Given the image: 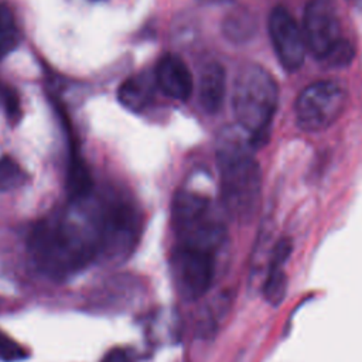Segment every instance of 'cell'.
I'll return each instance as SVG.
<instances>
[{
  "label": "cell",
  "mask_w": 362,
  "mask_h": 362,
  "mask_svg": "<svg viewBox=\"0 0 362 362\" xmlns=\"http://www.w3.org/2000/svg\"><path fill=\"white\" fill-rule=\"evenodd\" d=\"M99 202L92 197L38 222L28 236L34 264L51 279H66L98 256Z\"/></svg>",
  "instance_id": "6da1fadb"
},
{
  "label": "cell",
  "mask_w": 362,
  "mask_h": 362,
  "mask_svg": "<svg viewBox=\"0 0 362 362\" xmlns=\"http://www.w3.org/2000/svg\"><path fill=\"white\" fill-rule=\"evenodd\" d=\"M255 148L253 134L240 124L223 127L216 139L222 204L240 222L250 221L260 202L262 173Z\"/></svg>",
  "instance_id": "7a4b0ae2"
},
{
  "label": "cell",
  "mask_w": 362,
  "mask_h": 362,
  "mask_svg": "<svg viewBox=\"0 0 362 362\" xmlns=\"http://www.w3.org/2000/svg\"><path fill=\"white\" fill-rule=\"evenodd\" d=\"M277 95V83L263 66L246 64L238 71L232 92L233 112L238 124L253 134L256 147L274 116Z\"/></svg>",
  "instance_id": "3957f363"
},
{
  "label": "cell",
  "mask_w": 362,
  "mask_h": 362,
  "mask_svg": "<svg viewBox=\"0 0 362 362\" xmlns=\"http://www.w3.org/2000/svg\"><path fill=\"white\" fill-rule=\"evenodd\" d=\"M141 230L140 215L133 204L123 198L99 202L96 260L119 264L136 249Z\"/></svg>",
  "instance_id": "277c9868"
},
{
  "label": "cell",
  "mask_w": 362,
  "mask_h": 362,
  "mask_svg": "<svg viewBox=\"0 0 362 362\" xmlns=\"http://www.w3.org/2000/svg\"><path fill=\"white\" fill-rule=\"evenodd\" d=\"M345 90L335 81H318L305 86L296 102V120L304 132L329 127L342 113Z\"/></svg>",
  "instance_id": "5b68a950"
},
{
  "label": "cell",
  "mask_w": 362,
  "mask_h": 362,
  "mask_svg": "<svg viewBox=\"0 0 362 362\" xmlns=\"http://www.w3.org/2000/svg\"><path fill=\"white\" fill-rule=\"evenodd\" d=\"M303 35L307 48L321 62L346 38L332 0H310L303 20Z\"/></svg>",
  "instance_id": "8992f818"
},
{
  "label": "cell",
  "mask_w": 362,
  "mask_h": 362,
  "mask_svg": "<svg viewBox=\"0 0 362 362\" xmlns=\"http://www.w3.org/2000/svg\"><path fill=\"white\" fill-rule=\"evenodd\" d=\"M175 279L181 293L197 298L208 291L215 276V253L191 246H175Z\"/></svg>",
  "instance_id": "52a82bcc"
},
{
  "label": "cell",
  "mask_w": 362,
  "mask_h": 362,
  "mask_svg": "<svg viewBox=\"0 0 362 362\" xmlns=\"http://www.w3.org/2000/svg\"><path fill=\"white\" fill-rule=\"evenodd\" d=\"M269 35L274 52L286 71H297L305 57L303 30L284 7H274L269 16Z\"/></svg>",
  "instance_id": "ba28073f"
},
{
  "label": "cell",
  "mask_w": 362,
  "mask_h": 362,
  "mask_svg": "<svg viewBox=\"0 0 362 362\" xmlns=\"http://www.w3.org/2000/svg\"><path fill=\"white\" fill-rule=\"evenodd\" d=\"M153 74L157 88L168 98L175 100H187L191 96L194 88L192 75L182 58L178 55H164L157 62Z\"/></svg>",
  "instance_id": "9c48e42d"
},
{
  "label": "cell",
  "mask_w": 362,
  "mask_h": 362,
  "mask_svg": "<svg viewBox=\"0 0 362 362\" xmlns=\"http://www.w3.org/2000/svg\"><path fill=\"white\" fill-rule=\"evenodd\" d=\"M225 71L218 62H208L202 66L198 81V96L202 109L208 113H216L225 98Z\"/></svg>",
  "instance_id": "30bf717a"
},
{
  "label": "cell",
  "mask_w": 362,
  "mask_h": 362,
  "mask_svg": "<svg viewBox=\"0 0 362 362\" xmlns=\"http://www.w3.org/2000/svg\"><path fill=\"white\" fill-rule=\"evenodd\" d=\"M156 88L157 83L154 79V74L140 72L129 76L120 85L117 90V98L124 107L133 112H141L153 102Z\"/></svg>",
  "instance_id": "8fae6325"
},
{
  "label": "cell",
  "mask_w": 362,
  "mask_h": 362,
  "mask_svg": "<svg viewBox=\"0 0 362 362\" xmlns=\"http://www.w3.org/2000/svg\"><path fill=\"white\" fill-rule=\"evenodd\" d=\"M92 188L93 182L90 171L83 158L81 157V154L76 151V148L72 147L66 175V191L69 202L88 199L89 197H92Z\"/></svg>",
  "instance_id": "7c38bea8"
},
{
  "label": "cell",
  "mask_w": 362,
  "mask_h": 362,
  "mask_svg": "<svg viewBox=\"0 0 362 362\" xmlns=\"http://www.w3.org/2000/svg\"><path fill=\"white\" fill-rule=\"evenodd\" d=\"M222 31L232 42H246L257 31L256 17L247 8L232 10L229 14H226L222 23Z\"/></svg>",
  "instance_id": "4fadbf2b"
},
{
  "label": "cell",
  "mask_w": 362,
  "mask_h": 362,
  "mask_svg": "<svg viewBox=\"0 0 362 362\" xmlns=\"http://www.w3.org/2000/svg\"><path fill=\"white\" fill-rule=\"evenodd\" d=\"M287 290V277L284 273V267L269 266L267 276L263 284V296L264 300L272 305H279Z\"/></svg>",
  "instance_id": "5bb4252c"
},
{
  "label": "cell",
  "mask_w": 362,
  "mask_h": 362,
  "mask_svg": "<svg viewBox=\"0 0 362 362\" xmlns=\"http://www.w3.org/2000/svg\"><path fill=\"white\" fill-rule=\"evenodd\" d=\"M20 41V33L7 7L0 4V59L10 54Z\"/></svg>",
  "instance_id": "9a60e30c"
},
{
  "label": "cell",
  "mask_w": 362,
  "mask_h": 362,
  "mask_svg": "<svg viewBox=\"0 0 362 362\" xmlns=\"http://www.w3.org/2000/svg\"><path fill=\"white\" fill-rule=\"evenodd\" d=\"M27 175L16 160L8 156L0 158V189L10 191L24 184Z\"/></svg>",
  "instance_id": "2e32d148"
},
{
  "label": "cell",
  "mask_w": 362,
  "mask_h": 362,
  "mask_svg": "<svg viewBox=\"0 0 362 362\" xmlns=\"http://www.w3.org/2000/svg\"><path fill=\"white\" fill-rule=\"evenodd\" d=\"M1 106L4 107V112L10 123L11 124L17 123L21 116V107H20L18 95L14 92L13 88L1 85Z\"/></svg>",
  "instance_id": "e0dca14e"
},
{
  "label": "cell",
  "mask_w": 362,
  "mask_h": 362,
  "mask_svg": "<svg viewBox=\"0 0 362 362\" xmlns=\"http://www.w3.org/2000/svg\"><path fill=\"white\" fill-rule=\"evenodd\" d=\"M23 358H25L24 349L0 331V359L6 362H14Z\"/></svg>",
  "instance_id": "ac0fdd59"
},
{
  "label": "cell",
  "mask_w": 362,
  "mask_h": 362,
  "mask_svg": "<svg viewBox=\"0 0 362 362\" xmlns=\"http://www.w3.org/2000/svg\"><path fill=\"white\" fill-rule=\"evenodd\" d=\"M293 250V245L291 240L287 238L280 239L274 247L272 249L270 257H269V266H274V267H284L286 262L288 260L290 255Z\"/></svg>",
  "instance_id": "d6986e66"
},
{
  "label": "cell",
  "mask_w": 362,
  "mask_h": 362,
  "mask_svg": "<svg viewBox=\"0 0 362 362\" xmlns=\"http://www.w3.org/2000/svg\"><path fill=\"white\" fill-rule=\"evenodd\" d=\"M100 362H133V356L129 351L123 348H115L105 354Z\"/></svg>",
  "instance_id": "ffe728a7"
},
{
  "label": "cell",
  "mask_w": 362,
  "mask_h": 362,
  "mask_svg": "<svg viewBox=\"0 0 362 362\" xmlns=\"http://www.w3.org/2000/svg\"><path fill=\"white\" fill-rule=\"evenodd\" d=\"M204 3H222V1H228V0H201Z\"/></svg>",
  "instance_id": "44dd1931"
},
{
  "label": "cell",
  "mask_w": 362,
  "mask_h": 362,
  "mask_svg": "<svg viewBox=\"0 0 362 362\" xmlns=\"http://www.w3.org/2000/svg\"><path fill=\"white\" fill-rule=\"evenodd\" d=\"M349 1H352V3H356V4H359V3H362V0H349Z\"/></svg>",
  "instance_id": "7402d4cb"
},
{
  "label": "cell",
  "mask_w": 362,
  "mask_h": 362,
  "mask_svg": "<svg viewBox=\"0 0 362 362\" xmlns=\"http://www.w3.org/2000/svg\"><path fill=\"white\" fill-rule=\"evenodd\" d=\"M0 106H1V83H0Z\"/></svg>",
  "instance_id": "603a6c76"
}]
</instances>
